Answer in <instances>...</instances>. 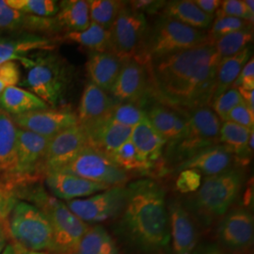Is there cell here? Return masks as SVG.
<instances>
[{"mask_svg":"<svg viewBox=\"0 0 254 254\" xmlns=\"http://www.w3.org/2000/svg\"><path fill=\"white\" fill-rule=\"evenodd\" d=\"M221 58L205 43L150 64L154 96L180 110L210 107Z\"/></svg>","mask_w":254,"mask_h":254,"instance_id":"6da1fadb","label":"cell"},{"mask_svg":"<svg viewBox=\"0 0 254 254\" xmlns=\"http://www.w3.org/2000/svg\"><path fill=\"white\" fill-rule=\"evenodd\" d=\"M128 196L119 217L118 232L146 254H160L171 244L166 193L159 183L140 179L127 185Z\"/></svg>","mask_w":254,"mask_h":254,"instance_id":"7a4b0ae2","label":"cell"},{"mask_svg":"<svg viewBox=\"0 0 254 254\" xmlns=\"http://www.w3.org/2000/svg\"><path fill=\"white\" fill-rule=\"evenodd\" d=\"M32 185L19 187L13 195L29 200L46 216L52 230L51 254H73L91 225L77 218L65 202L56 199L43 186Z\"/></svg>","mask_w":254,"mask_h":254,"instance_id":"3957f363","label":"cell"},{"mask_svg":"<svg viewBox=\"0 0 254 254\" xmlns=\"http://www.w3.org/2000/svg\"><path fill=\"white\" fill-rule=\"evenodd\" d=\"M244 166H236L224 173L205 177L200 189L186 200L191 216L204 224L222 218L238 199L245 184Z\"/></svg>","mask_w":254,"mask_h":254,"instance_id":"277c9868","label":"cell"},{"mask_svg":"<svg viewBox=\"0 0 254 254\" xmlns=\"http://www.w3.org/2000/svg\"><path fill=\"white\" fill-rule=\"evenodd\" d=\"M28 68L27 88L51 109H57L64 100L73 72L69 64L50 51L39 53L34 59L23 61Z\"/></svg>","mask_w":254,"mask_h":254,"instance_id":"5b68a950","label":"cell"},{"mask_svg":"<svg viewBox=\"0 0 254 254\" xmlns=\"http://www.w3.org/2000/svg\"><path fill=\"white\" fill-rule=\"evenodd\" d=\"M184 112L187 119L184 135L164 149V163L176 165L175 167L209 147L219 144L221 121L210 107Z\"/></svg>","mask_w":254,"mask_h":254,"instance_id":"8992f818","label":"cell"},{"mask_svg":"<svg viewBox=\"0 0 254 254\" xmlns=\"http://www.w3.org/2000/svg\"><path fill=\"white\" fill-rule=\"evenodd\" d=\"M210 43L204 30L195 29L162 14L149 25L143 47V64Z\"/></svg>","mask_w":254,"mask_h":254,"instance_id":"52a82bcc","label":"cell"},{"mask_svg":"<svg viewBox=\"0 0 254 254\" xmlns=\"http://www.w3.org/2000/svg\"><path fill=\"white\" fill-rule=\"evenodd\" d=\"M9 239L27 252H51L53 237L46 216L27 201L18 200L8 221Z\"/></svg>","mask_w":254,"mask_h":254,"instance_id":"ba28073f","label":"cell"},{"mask_svg":"<svg viewBox=\"0 0 254 254\" xmlns=\"http://www.w3.org/2000/svg\"><path fill=\"white\" fill-rule=\"evenodd\" d=\"M148 27L145 15L130 9L127 1L109 28L110 53L125 61L134 60L143 64V47Z\"/></svg>","mask_w":254,"mask_h":254,"instance_id":"9c48e42d","label":"cell"},{"mask_svg":"<svg viewBox=\"0 0 254 254\" xmlns=\"http://www.w3.org/2000/svg\"><path fill=\"white\" fill-rule=\"evenodd\" d=\"M57 171L71 173L109 188L125 187L130 179V174L120 169L108 154L91 146L83 149Z\"/></svg>","mask_w":254,"mask_h":254,"instance_id":"30bf717a","label":"cell"},{"mask_svg":"<svg viewBox=\"0 0 254 254\" xmlns=\"http://www.w3.org/2000/svg\"><path fill=\"white\" fill-rule=\"evenodd\" d=\"M128 190L125 187H112L90 197L66 201L73 214L88 225H98L118 218L127 203Z\"/></svg>","mask_w":254,"mask_h":254,"instance_id":"8fae6325","label":"cell"},{"mask_svg":"<svg viewBox=\"0 0 254 254\" xmlns=\"http://www.w3.org/2000/svg\"><path fill=\"white\" fill-rule=\"evenodd\" d=\"M49 138L18 129L15 149L14 176L10 191L19 187L34 184L44 177L42 164L45 158Z\"/></svg>","mask_w":254,"mask_h":254,"instance_id":"7c38bea8","label":"cell"},{"mask_svg":"<svg viewBox=\"0 0 254 254\" xmlns=\"http://www.w3.org/2000/svg\"><path fill=\"white\" fill-rule=\"evenodd\" d=\"M153 94L150 64L143 65L134 60L126 61L117 80L109 91L110 97L115 103H134L143 109Z\"/></svg>","mask_w":254,"mask_h":254,"instance_id":"4fadbf2b","label":"cell"},{"mask_svg":"<svg viewBox=\"0 0 254 254\" xmlns=\"http://www.w3.org/2000/svg\"><path fill=\"white\" fill-rule=\"evenodd\" d=\"M89 146V137L80 125L67 128L49 138L42 164L43 175L47 172L57 171L62 168Z\"/></svg>","mask_w":254,"mask_h":254,"instance_id":"5bb4252c","label":"cell"},{"mask_svg":"<svg viewBox=\"0 0 254 254\" xmlns=\"http://www.w3.org/2000/svg\"><path fill=\"white\" fill-rule=\"evenodd\" d=\"M18 129L51 138L65 129L78 125L76 114L68 109H40L13 116Z\"/></svg>","mask_w":254,"mask_h":254,"instance_id":"9a60e30c","label":"cell"},{"mask_svg":"<svg viewBox=\"0 0 254 254\" xmlns=\"http://www.w3.org/2000/svg\"><path fill=\"white\" fill-rule=\"evenodd\" d=\"M220 243L227 250L241 252L250 249L254 240V218L245 207L228 211L218 228Z\"/></svg>","mask_w":254,"mask_h":254,"instance_id":"2e32d148","label":"cell"},{"mask_svg":"<svg viewBox=\"0 0 254 254\" xmlns=\"http://www.w3.org/2000/svg\"><path fill=\"white\" fill-rule=\"evenodd\" d=\"M168 212L173 254H197L199 234L194 218L177 200L169 203Z\"/></svg>","mask_w":254,"mask_h":254,"instance_id":"e0dca14e","label":"cell"},{"mask_svg":"<svg viewBox=\"0 0 254 254\" xmlns=\"http://www.w3.org/2000/svg\"><path fill=\"white\" fill-rule=\"evenodd\" d=\"M44 178L50 194L60 200L69 201L82 199L109 189L105 185L58 171L47 172L44 174Z\"/></svg>","mask_w":254,"mask_h":254,"instance_id":"ac0fdd59","label":"cell"},{"mask_svg":"<svg viewBox=\"0 0 254 254\" xmlns=\"http://www.w3.org/2000/svg\"><path fill=\"white\" fill-rule=\"evenodd\" d=\"M235 154L228 151L220 144L209 147L207 149L195 154L190 159L178 165L173 169L179 173L184 170H194L206 177L224 173L236 166H245Z\"/></svg>","mask_w":254,"mask_h":254,"instance_id":"d6986e66","label":"cell"},{"mask_svg":"<svg viewBox=\"0 0 254 254\" xmlns=\"http://www.w3.org/2000/svg\"><path fill=\"white\" fill-rule=\"evenodd\" d=\"M57 39L28 32L0 37V64L20 61L23 63L27 55L33 51H52Z\"/></svg>","mask_w":254,"mask_h":254,"instance_id":"ffe728a7","label":"cell"},{"mask_svg":"<svg viewBox=\"0 0 254 254\" xmlns=\"http://www.w3.org/2000/svg\"><path fill=\"white\" fill-rule=\"evenodd\" d=\"M114 104L115 102L107 91L88 82L82 92L76 113L78 125L86 128L109 119Z\"/></svg>","mask_w":254,"mask_h":254,"instance_id":"44dd1931","label":"cell"},{"mask_svg":"<svg viewBox=\"0 0 254 254\" xmlns=\"http://www.w3.org/2000/svg\"><path fill=\"white\" fill-rule=\"evenodd\" d=\"M147 118L156 132L163 137L166 145H170L181 137L187 128L184 110L174 109L160 102L146 108Z\"/></svg>","mask_w":254,"mask_h":254,"instance_id":"7402d4cb","label":"cell"},{"mask_svg":"<svg viewBox=\"0 0 254 254\" xmlns=\"http://www.w3.org/2000/svg\"><path fill=\"white\" fill-rule=\"evenodd\" d=\"M17 135L12 117L0 110V183L9 191L14 176Z\"/></svg>","mask_w":254,"mask_h":254,"instance_id":"603a6c76","label":"cell"},{"mask_svg":"<svg viewBox=\"0 0 254 254\" xmlns=\"http://www.w3.org/2000/svg\"><path fill=\"white\" fill-rule=\"evenodd\" d=\"M130 140L146 162L154 165L162 172L168 171L164 167L163 154L166 141L156 132L148 119L133 128Z\"/></svg>","mask_w":254,"mask_h":254,"instance_id":"cb8c5ba5","label":"cell"},{"mask_svg":"<svg viewBox=\"0 0 254 254\" xmlns=\"http://www.w3.org/2000/svg\"><path fill=\"white\" fill-rule=\"evenodd\" d=\"M125 63L110 52H90L86 64L90 82L109 93Z\"/></svg>","mask_w":254,"mask_h":254,"instance_id":"d4e9b609","label":"cell"},{"mask_svg":"<svg viewBox=\"0 0 254 254\" xmlns=\"http://www.w3.org/2000/svg\"><path fill=\"white\" fill-rule=\"evenodd\" d=\"M84 129L89 137L90 146L107 154L130 140L133 130L131 127L115 124L109 119Z\"/></svg>","mask_w":254,"mask_h":254,"instance_id":"484cf974","label":"cell"},{"mask_svg":"<svg viewBox=\"0 0 254 254\" xmlns=\"http://www.w3.org/2000/svg\"><path fill=\"white\" fill-rule=\"evenodd\" d=\"M160 14L195 29L204 31L210 28L215 17L203 12L193 0L167 1Z\"/></svg>","mask_w":254,"mask_h":254,"instance_id":"4316f807","label":"cell"},{"mask_svg":"<svg viewBox=\"0 0 254 254\" xmlns=\"http://www.w3.org/2000/svg\"><path fill=\"white\" fill-rule=\"evenodd\" d=\"M54 19L62 34L86 29L91 24L87 1L64 0L59 2V11Z\"/></svg>","mask_w":254,"mask_h":254,"instance_id":"83f0119b","label":"cell"},{"mask_svg":"<svg viewBox=\"0 0 254 254\" xmlns=\"http://www.w3.org/2000/svg\"><path fill=\"white\" fill-rule=\"evenodd\" d=\"M252 57L253 49L252 46H249L237 54L220 60L216 74L212 102L229 89H231L239 73L242 71L243 67Z\"/></svg>","mask_w":254,"mask_h":254,"instance_id":"f1b7e54d","label":"cell"},{"mask_svg":"<svg viewBox=\"0 0 254 254\" xmlns=\"http://www.w3.org/2000/svg\"><path fill=\"white\" fill-rule=\"evenodd\" d=\"M48 108L44 101L31 91L17 86L7 88L0 95V110L11 117Z\"/></svg>","mask_w":254,"mask_h":254,"instance_id":"f546056e","label":"cell"},{"mask_svg":"<svg viewBox=\"0 0 254 254\" xmlns=\"http://www.w3.org/2000/svg\"><path fill=\"white\" fill-rule=\"evenodd\" d=\"M254 129L241 127L233 122H222L219 130V144L225 147L242 162L249 164L253 154L249 151L248 143Z\"/></svg>","mask_w":254,"mask_h":254,"instance_id":"4dcf8cb0","label":"cell"},{"mask_svg":"<svg viewBox=\"0 0 254 254\" xmlns=\"http://www.w3.org/2000/svg\"><path fill=\"white\" fill-rule=\"evenodd\" d=\"M58 42L65 41L77 44L90 50V52H110V32L99 25L92 23L82 31L68 32L56 38Z\"/></svg>","mask_w":254,"mask_h":254,"instance_id":"1f68e13d","label":"cell"},{"mask_svg":"<svg viewBox=\"0 0 254 254\" xmlns=\"http://www.w3.org/2000/svg\"><path fill=\"white\" fill-rule=\"evenodd\" d=\"M108 155L120 169L128 174L136 173L144 176H150L155 172L159 173L162 172L160 169L142 159L131 140H128L115 151L108 154Z\"/></svg>","mask_w":254,"mask_h":254,"instance_id":"d6a6232c","label":"cell"},{"mask_svg":"<svg viewBox=\"0 0 254 254\" xmlns=\"http://www.w3.org/2000/svg\"><path fill=\"white\" fill-rule=\"evenodd\" d=\"M73 254H121L112 236L101 225L90 226Z\"/></svg>","mask_w":254,"mask_h":254,"instance_id":"836d02e7","label":"cell"},{"mask_svg":"<svg viewBox=\"0 0 254 254\" xmlns=\"http://www.w3.org/2000/svg\"><path fill=\"white\" fill-rule=\"evenodd\" d=\"M89 15L92 23L109 29L127 1L121 0H89Z\"/></svg>","mask_w":254,"mask_h":254,"instance_id":"e575fe53","label":"cell"},{"mask_svg":"<svg viewBox=\"0 0 254 254\" xmlns=\"http://www.w3.org/2000/svg\"><path fill=\"white\" fill-rule=\"evenodd\" d=\"M254 27H247L219 38L214 46L219 57L224 59L241 52L254 42Z\"/></svg>","mask_w":254,"mask_h":254,"instance_id":"d590c367","label":"cell"},{"mask_svg":"<svg viewBox=\"0 0 254 254\" xmlns=\"http://www.w3.org/2000/svg\"><path fill=\"white\" fill-rule=\"evenodd\" d=\"M32 15L23 13L17 9L11 8L6 0H0V31L15 32L23 31L31 33Z\"/></svg>","mask_w":254,"mask_h":254,"instance_id":"8d00e7d4","label":"cell"},{"mask_svg":"<svg viewBox=\"0 0 254 254\" xmlns=\"http://www.w3.org/2000/svg\"><path fill=\"white\" fill-rule=\"evenodd\" d=\"M146 119L148 118L145 109L134 103H115L109 115V121L131 128Z\"/></svg>","mask_w":254,"mask_h":254,"instance_id":"74e56055","label":"cell"},{"mask_svg":"<svg viewBox=\"0 0 254 254\" xmlns=\"http://www.w3.org/2000/svg\"><path fill=\"white\" fill-rule=\"evenodd\" d=\"M13 9L32 16L53 17L59 11V2L54 0H6Z\"/></svg>","mask_w":254,"mask_h":254,"instance_id":"f35d334b","label":"cell"},{"mask_svg":"<svg viewBox=\"0 0 254 254\" xmlns=\"http://www.w3.org/2000/svg\"><path fill=\"white\" fill-rule=\"evenodd\" d=\"M251 27H254V24L249 21L231 16H225L216 12L214 21L210 28L206 31V33L209 42L214 44L221 37Z\"/></svg>","mask_w":254,"mask_h":254,"instance_id":"ab89813d","label":"cell"},{"mask_svg":"<svg viewBox=\"0 0 254 254\" xmlns=\"http://www.w3.org/2000/svg\"><path fill=\"white\" fill-rule=\"evenodd\" d=\"M243 102L237 89L231 88L212 102L210 108L221 122H227L230 112Z\"/></svg>","mask_w":254,"mask_h":254,"instance_id":"60d3db41","label":"cell"},{"mask_svg":"<svg viewBox=\"0 0 254 254\" xmlns=\"http://www.w3.org/2000/svg\"><path fill=\"white\" fill-rule=\"evenodd\" d=\"M219 14L243 19L254 24V13L246 6L243 0H225L221 2V6L218 11Z\"/></svg>","mask_w":254,"mask_h":254,"instance_id":"b9f144b4","label":"cell"},{"mask_svg":"<svg viewBox=\"0 0 254 254\" xmlns=\"http://www.w3.org/2000/svg\"><path fill=\"white\" fill-rule=\"evenodd\" d=\"M201 181V174L197 171L184 170L179 172L175 188L182 194H193L200 189Z\"/></svg>","mask_w":254,"mask_h":254,"instance_id":"7bdbcfd3","label":"cell"},{"mask_svg":"<svg viewBox=\"0 0 254 254\" xmlns=\"http://www.w3.org/2000/svg\"><path fill=\"white\" fill-rule=\"evenodd\" d=\"M21 79V71L16 62L0 64V95L7 88L16 86Z\"/></svg>","mask_w":254,"mask_h":254,"instance_id":"ee69618b","label":"cell"},{"mask_svg":"<svg viewBox=\"0 0 254 254\" xmlns=\"http://www.w3.org/2000/svg\"><path fill=\"white\" fill-rule=\"evenodd\" d=\"M228 121L249 129H254V112L250 109L243 101L230 112Z\"/></svg>","mask_w":254,"mask_h":254,"instance_id":"f6af8a7d","label":"cell"},{"mask_svg":"<svg viewBox=\"0 0 254 254\" xmlns=\"http://www.w3.org/2000/svg\"><path fill=\"white\" fill-rule=\"evenodd\" d=\"M166 2L162 0H132L127 1V5L132 10L144 15H159Z\"/></svg>","mask_w":254,"mask_h":254,"instance_id":"bcb514c9","label":"cell"},{"mask_svg":"<svg viewBox=\"0 0 254 254\" xmlns=\"http://www.w3.org/2000/svg\"><path fill=\"white\" fill-rule=\"evenodd\" d=\"M231 88L237 90H254V59L252 57L249 62L245 64L242 71Z\"/></svg>","mask_w":254,"mask_h":254,"instance_id":"7dc6e473","label":"cell"},{"mask_svg":"<svg viewBox=\"0 0 254 254\" xmlns=\"http://www.w3.org/2000/svg\"><path fill=\"white\" fill-rule=\"evenodd\" d=\"M18 199L8 190H0V223L6 222Z\"/></svg>","mask_w":254,"mask_h":254,"instance_id":"c3c4849f","label":"cell"},{"mask_svg":"<svg viewBox=\"0 0 254 254\" xmlns=\"http://www.w3.org/2000/svg\"><path fill=\"white\" fill-rule=\"evenodd\" d=\"M193 2L206 14L215 16L216 12L218 11L221 6L222 1H220V0H193Z\"/></svg>","mask_w":254,"mask_h":254,"instance_id":"681fc988","label":"cell"},{"mask_svg":"<svg viewBox=\"0 0 254 254\" xmlns=\"http://www.w3.org/2000/svg\"><path fill=\"white\" fill-rule=\"evenodd\" d=\"M7 221L0 223V254H2L6 246L8 245V241L9 239Z\"/></svg>","mask_w":254,"mask_h":254,"instance_id":"f907efd6","label":"cell"},{"mask_svg":"<svg viewBox=\"0 0 254 254\" xmlns=\"http://www.w3.org/2000/svg\"><path fill=\"white\" fill-rule=\"evenodd\" d=\"M200 254H228L226 252L220 250L216 246H209L207 248H205L204 250H202V252Z\"/></svg>","mask_w":254,"mask_h":254,"instance_id":"816d5d0a","label":"cell"},{"mask_svg":"<svg viewBox=\"0 0 254 254\" xmlns=\"http://www.w3.org/2000/svg\"><path fill=\"white\" fill-rule=\"evenodd\" d=\"M1 254H20V248L14 243H8Z\"/></svg>","mask_w":254,"mask_h":254,"instance_id":"f5cc1de1","label":"cell"},{"mask_svg":"<svg viewBox=\"0 0 254 254\" xmlns=\"http://www.w3.org/2000/svg\"><path fill=\"white\" fill-rule=\"evenodd\" d=\"M246 6L248 7V9H250L252 12L254 13V0H246Z\"/></svg>","mask_w":254,"mask_h":254,"instance_id":"db71d44e","label":"cell"},{"mask_svg":"<svg viewBox=\"0 0 254 254\" xmlns=\"http://www.w3.org/2000/svg\"><path fill=\"white\" fill-rule=\"evenodd\" d=\"M20 248V247H19ZM20 254H47L46 253H34V252H27L20 248Z\"/></svg>","mask_w":254,"mask_h":254,"instance_id":"11a10c76","label":"cell"},{"mask_svg":"<svg viewBox=\"0 0 254 254\" xmlns=\"http://www.w3.org/2000/svg\"><path fill=\"white\" fill-rule=\"evenodd\" d=\"M0 190H7V189H6V188H5V187H4V186H3L1 183H0ZM9 192H10V191H9Z\"/></svg>","mask_w":254,"mask_h":254,"instance_id":"9f6ffc18","label":"cell"}]
</instances>
